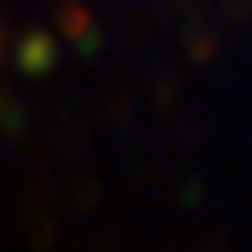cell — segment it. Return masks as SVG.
<instances>
[{
    "label": "cell",
    "mask_w": 252,
    "mask_h": 252,
    "mask_svg": "<svg viewBox=\"0 0 252 252\" xmlns=\"http://www.w3.org/2000/svg\"><path fill=\"white\" fill-rule=\"evenodd\" d=\"M26 129V113H21V103L0 88V134H21Z\"/></svg>",
    "instance_id": "3"
},
{
    "label": "cell",
    "mask_w": 252,
    "mask_h": 252,
    "mask_svg": "<svg viewBox=\"0 0 252 252\" xmlns=\"http://www.w3.org/2000/svg\"><path fill=\"white\" fill-rule=\"evenodd\" d=\"M72 47H77V57H98V52H103V31H98V26H88L83 36L72 41Z\"/></svg>",
    "instance_id": "5"
},
{
    "label": "cell",
    "mask_w": 252,
    "mask_h": 252,
    "mask_svg": "<svg viewBox=\"0 0 252 252\" xmlns=\"http://www.w3.org/2000/svg\"><path fill=\"white\" fill-rule=\"evenodd\" d=\"M88 26H98V21H93V10H88L83 0H57V31H62V36L77 41Z\"/></svg>",
    "instance_id": "2"
},
{
    "label": "cell",
    "mask_w": 252,
    "mask_h": 252,
    "mask_svg": "<svg viewBox=\"0 0 252 252\" xmlns=\"http://www.w3.org/2000/svg\"><path fill=\"white\" fill-rule=\"evenodd\" d=\"M196 201H201V180L190 175V180H186V206H196Z\"/></svg>",
    "instance_id": "6"
},
{
    "label": "cell",
    "mask_w": 252,
    "mask_h": 252,
    "mask_svg": "<svg viewBox=\"0 0 252 252\" xmlns=\"http://www.w3.org/2000/svg\"><path fill=\"white\" fill-rule=\"evenodd\" d=\"M16 67L26 77H47L52 67H57V31H47V26H31V31H21L16 36Z\"/></svg>",
    "instance_id": "1"
},
{
    "label": "cell",
    "mask_w": 252,
    "mask_h": 252,
    "mask_svg": "<svg viewBox=\"0 0 252 252\" xmlns=\"http://www.w3.org/2000/svg\"><path fill=\"white\" fill-rule=\"evenodd\" d=\"M186 47H190V62H196V67H206V62L216 57V41L206 36V31H190V41H186Z\"/></svg>",
    "instance_id": "4"
},
{
    "label": "cell",
    "mask_w": 252,
    "mask_h": 252,
    "mask_svg": "<svg viewBox=\"0 0 252 252\" xmlns=\"http://www.w3.org/2000/svg\"><path fill=\"white\" fill-rule=\"evenodd\" d=\"M10 52H16V47H10V36H5V21H0V67H5V57Z\"/></svg>",
    "instance_id": "7"
}]
</instances>
